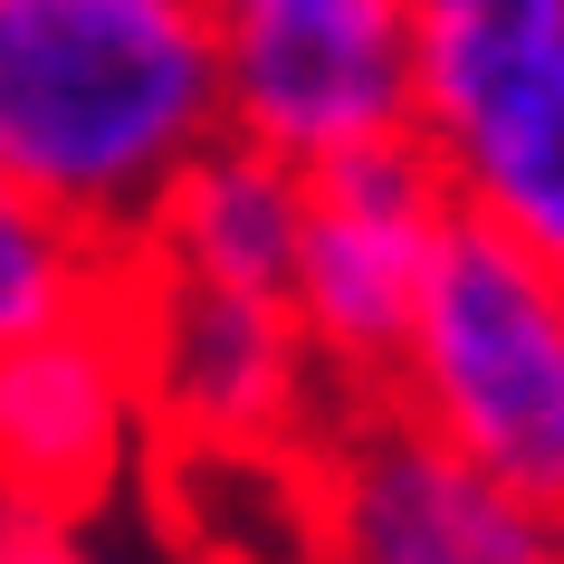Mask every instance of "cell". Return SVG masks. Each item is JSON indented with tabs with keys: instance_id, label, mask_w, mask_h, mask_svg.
<instances>
[{
	"instance_id": "11",
	"label": "cell",
	"mask_w": 564,
	"mask_h": 564,
	"mask_svg": "<svg viewBox=\"0 0 564 564\" xmlns=\"http://www.w3.org/2000/svg\"><path fill=\"white\" fill-rule=\"evenodd\" d=\"M0 564H134L96 545L77 517H39V507H0Z\"/></svg>"
},
{
	"instance_id": "13",
	"label": "cell",
	"mask_w": 564,
	"mask_h": 564,
	"mask_svg": "<svg viewBox=\"0 0 564 564\" xmlns=\"http://www.w3.org/2000/svg\"><path fill=\"white\" fill-rule=\"evenodd\" d=\"M545 564H564V545H555V555H545Z\"/></svg>"
},
{
	"instance_id": "4",
	"label": "cell",
	"mask_w": 564,
	"mask_h": 564,
	"mask_svg": "<svg viewBox=\"0 0 564 564\" xmlns=\"http://www.w3.org/2000/svg\"><path fill=\"white\" fill-rule=\"evenodd\" d=\"M449 230H459V202H449L421 134H392V144H364L326 173H306V249H297L288 316L306 326V345L345 402L392 392Z\"/></svg>"
},
{
	"instance_id": "12",
	"label": "cell",
	"mask_w": 564,
	"mask_h": 564,
	"mask_svg": "<svg viewBox=\"0 0 564 564\" xmlns=\"http://www.w3.org/2000/svg\"><path fill=\"white\" fill-rule=\"evenodd\" d=\"M210 564H316L306 545H278V555H210Z\"/></svg>"
},
{
	"instance_id": "8",
	"label": "cell",
	"mask_w": 564,
	"mask_h": 564,
	"mask_svg": "<svg viewBox=\"0 0 564 564\" xmlns=\"http://www.w3.org/2000/svg\"><path fill=\"white\" fill-rule=\"evenodd\" d=\"M144 441L153 421H144V364H134L124 297L0 355V507H39V517L87 527V507L134 469Z\"/></svg>"
},
{
	"instance_id": "7",
	"label": "cell",
	"mask_w": 564,
	"mask_h": 564,
	"mask_svg": "<svg viewBox=\"0 0 564 564\" xmlns=\"http://www.w3.org/2000/svg\"><path fill=\"white\" fill-rule=\"evenodd\" d=\"M412 134L431 144L459 220L517 239L564 278V30L412 58Z\"/></svg>"
},
{
	"instance_id": "9",
	"label": "cell",
	"mask_w": 564,
	"mask_h": 564,
	"mask_svg": "<svg viewBox=\"0 0 564 564\" xmlns=\"http://www.w3.org/2000/svg\"><path fill=\"white\" fill-rule=\"evenodd\" d=\"M297 249H306V173L259 153V144H239V134H220L163 192V210L144 220V239L124 259L144 278H173V288H220V297H278L288 306Z\"/></svg>"
},
{
	"instance_id": "3",
	"label": "cell",
	"mask_w": 564,
	"mask_h": 564,
	"mask_svg": "<svg viewBox=\"0 0 564 564\" xmlns=\"http://www.w3.org/2000/svg\"><path fill=\"white\" fill-rule=\"evenodd\" d=\"M124 326H134V364H144L153 441L202 469H268V459L297 469L345 402L278 297L173 288L124 259Z\"/></svg>"
},
{
	"instance_id": "5",
	"label": "cell",
	"mask_w": 564,
	"mask_h": 564,
	"mask_svg": "<svg viewBox=\"0 0 564 564\" xmlns=\"http://www.w3.org/2000/svg\"><path fill=\"white\" fill-rule=\"evenodd\" d=\"M230 134L297 173L412 134V0H202Z\"/></svg>"
},
{
	"instance_id": "6",
	"label": "cell",
	"mask_w": 564,
	"mask_h": 564,
	"mask_svg": "<svg viewBox=\"0 0 564 564\" xmlns=\"http://www.w3.org/2000/svg\"><path fill=\"white\" fill-rule=\"evenodd\" d=\"M297 545L316 564H545L564 535L373 392L335 402L297 459Z\"/></svg>"
},
{
	"instance_id": "10",
	"label": "cell",
	"mask_w": 564,
	"mask_h": 564,
	"mask_svg": "<svg viewBox=\"0 0 564 564\" xmlns=\"http://www.w3.org/2000/svg\"><path fill=\"white\" fill-rule=\"evenodd\" d=\"M116 297H124V249L87 239L77 220L30 202L20 182H0V355L77 326Z\"/></svg>"
},
{
	"instance_id": "1",
	"label": "cell",
	"mask_w": 564,
	"mask_h": 564,
	"mask_svg": "<svg viewBox=\"0 0 564 564\" xmlns=\"http://www.w3.org/2000/svg\"><path fill=\"white\" fill-rule=\"evenodd\" d=\"M230 134L202 0H0V182L134 249Z\"/></svg>"
},
{
	"instance_id": "2",
	"label": "cell",
	"mask_w": 564,
	"mask_h": 564,
	"mask_svg": "<svg viewBox=\"0 0 564 564\" xmlns=\"http://www.w3.org/2000/svg\"><path fill=\"white\" fill-rule=\"evenodd\" d=\"M383 402L564 535V278L545 259L459 220Z\"/></svg>"
}]
</instances>
